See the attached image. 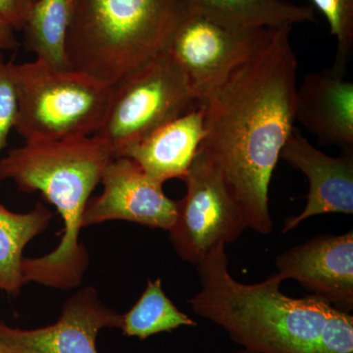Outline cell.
<instances>
[{
  "instance_id": "obj_1",
  "label": "cell",
  "mask_w": 353,
  "mask_h": 353,
  "mask_svg": "<svg viewBox=\"0 0 353 353\" xmlns=\"http://www.w3.org/2000/svg\"><path fill=\"white\" fill-rule=\"evenodd\" d=\"M292 29H269L201 103L205 117L199 150L217 167L246 228L265 236L273 231L272 175L296 121Z\"/></svg>"
},
{
  "instance_id": "obj_2",
  "label": "cell",
  "mask_w": 353,
  "mask_h": 353,
  "mask_svg": "<svg viewBox=\"0 0 353 353\" xmlns=\"http://www.w3.org/2000/svg\"><path fill=\"white\" fill-rule=\"evenodd\" d=\"M113 158L108 143L92 134L27 141L0 159V180L12 181L27 194L41 192L63 220V234L54 250L23 259L25 284L65 290L82 284L90 263L88 250L80 241L83 212Z\"/></svg>"
},
{
  "instance_id": "obj_3",
  "label": "cell",
  "mask_w": 353,
  "mask_h": 353,
  "mask_svg": "<svg viewBox=\"0 0 353 353\" xmlns=\"http://www.w3.org/2000/svg\"><path fill=\"white\" fill-rule=\"evenodd\" d=\"M201 289L190 299L192 311L224 329L252 353H318L334 306L318 296L290 297L277 274L245 284L230 273L221 243L196 265Z\"/></svg>"
},
{
  "instance_id": "obj_4",
  "label": "cell",
  "mask_w": 353,
  "mask_h": 353,
  "mask_svg": "<svg viewBox=\"0 0 353 353\" xmlns=\"http://www.w3.org/2000/svg\"><path fill=\"white\" fill-rule=\"evenodd\" d=\"M187 0H76L67 67L114 88L164 54Z\"/></svg>"
},
{
  "instance_id": "obj_5",
  "label": "cell",
  "mask_w": 353,
  "mask_h": 353,
  "mask_svg": "<svg viewBox=\"0 0 353 353\" xmlns=\"http://www.w3.org/2000/svg\"><path fill=\"white\" fill-rule=\"evenodd\" d=\"M18 99L14 130L27 141L92 136L108 114L113 88L43 60L12 65Z\"/></svg>"
},
{
  "instance_id": "obj_6",
  "label": "cell",
  "mask_w": 353,
  "mask_h": 353,
  "mask_svg": "<svg viewBox=\"0 0 353 353\" xmlns=\"http://www.w3.org/2000/svg\"><path fill=\"white\" fill-rule=\"evenodd\" d=\"M187 77L168 53L160 55L113 88L105 120L95 136L114 158L199 105Z\"/></svg>"
},
{
  "instance_id": "obj_7",
  "label": "cell",
  "mask_w": 353,
  "mask_h": 353,
  "mask_svg": "<svg viewBox=\"0 0 353 353\" xmlns=\"http://www.w3.org/2000/svg\"><path fill=\"white\" fill-rule=\"evenodd\" d=\"M183 181L187 194L178 201L169 239L176 254L196 266L214 246L233 243L248 228L217 167L201 150Z\"/></svg>"
},
{
  "instance_id": "obj_8",
  "label": "cell",
  "mask_w": 353,
  "mask_h": 353,
  "mask_svg": "<svg viewBox=\"0 0 353 353\" xmlns=\"http://www.w3.org/2000/svg\"><path fill=\"white\" fill-rule=\"evenodd\" d=\"M268 30L232 27L190 7L167 53L187 77L201 104Z\"/></svg>"
},
{
  "instance_id": "obj_9",
  "label": "cell",
  "mask_w": 353,
  "mask_h": 353,
  "mask_svg": "<svg viewBox=\"0 0 353 353\" xmlns=\"http://www.w3.org/2000/svg\"><path fill=\"white\" fill-rule=\"evenodd\" d=\"M101 183V194L90 197L83 212V228L111 220L168 232L173 227L178 201L169 199L163 183L148 176L131 158H113L106 165Z\"/></svg>"
},
{
  "instance_id": "obj_10",
  "label": "cell",
  "mask_w": 353,
  "mask_h": 353,
  "mask_svg": "<svg viewBox=\"0 0 353 353\" xmlns=\"http://www.w3.org/2000/svg\"><path fill=\"white\" fill-rule=\"evenodd\" d=\"M122 314L88 285L65 301L59 319L50 326L25 330L0 322V343L11 353H99V332L120 328Z\"/></svg>"
},
{
  "instance_id": "obj_11",
  "label": "cell",
  "mask_w": 353,
  "mask_h": 353,
  "mask_svg": "<svg viewBox=\"0 0 353 353\" xmlns=\"http://www.w3.org/2000/svg\"><path fill=\"white\" fill-rule=\"evenodd\" d=\"M277 275L296 280L334 307L353 309V230L341 234H321L276 259Z\"/></svg>"
},
{
  "instance_id": "obj_12",
  "label": "cell",
  "mask_w": 353,
  "mask_h": 353,
  "mask_svg": "<svg viewBox=\"0 0 353 353\" xmlns=\"http://www.w3.org/2000/svg\"><path fill=\"white\" fill-rule=\"evenodd\" d=\"M280 158L303 172L307 178L309 192L305 208L285 220L283 234L296 229L301 223L316 215L353 213V148H343L338 157H330L314 148L294 127Z\"/></svg>"
},
{
  "instance_id": "obj_13",
  "label": "cell",
  "mask_w": 353,
  "mask_h": 353,
  "mask_svg": "<svg viewBox=\"0 0 353 353\" xmlns=\"http://www.w3.org/2000/svg\"><path fill=\"white\" fill-rule=\"evenodd\" d=\"M296 121L322 145L353 148V83L331 68L307 74L297 87Z\"/></svg>"
},
{
  "instance_id": "obj_14",
  "label": "cell",
  "mask_w": 353,
  "mask_h": 353,
  "mask_svg": "<svg viewBox=\"0 0 353 353\" xmlns=\"http://www.w3.org/2000/svg\"><path fill=\"white\" fill-rule=\"evenodd\" d=\"M204 117L203 105L199 104L139 141L125 157L158 182L183 180L204 138Z\"/></svg>"
},
{
  "instance_id": "obj_15",
  "label": "cell",
  "mask_w": 353,
  "mask_h": 353,
  "mask_svg": "<svg viewBox=\"0 0 353 353\" xmlns=\"http://www.w3.org/2000/svg\"><path fill=\"white\" fill-rule=\"evenodd\" d=\"M190 8L232 27L245 30L283 29L317 23L314 7L288 0H187Z\"/></svg>"
},
{
  "instance_id": "obj_16",
  "label": "cell",
  "mask_w": 353,
  "mask_h": 353,
  "mask_svg": "<svg viewBox=\"0 0 353 353\" xmlns=\"http://www.w3.org/2000/svg\"><path fill=\"white\" fill-rule=\"evenodd\" d=\"M53 213L38 203L30 212L16 213L0 202V290L18 294L25 285L23 252L28 243L43 233Z\"/></svg>"
},
{
  "instance_id": "obj_17",
  "label": "cell",
  "mask_w": 353,
  "mask_h": 353,
  "mask_svg": "<svg viewBox=\"0 0 353 353\" xmlns=\"http://www.w3.org/2000/svg\"><path fill=\"white\" fill-rule=\"evenodd\" d=\"M76 0H38L26 20L24 48L37 59L51 66L67 69V34Z\"/></svg>"
},
{
  "instance_id": "obj_18",
  "label": "cell",
  "mask_w": 353,
  "mask_h": 353,
  "mask_svg": "<svg viewBox=\"0 0 353 353\" xmlns=\"http://www.w3.org/2000/svg\"><path fill=\"white\" fill-rule=\"evenodd\" d=\"M196 323L176 308L166 296L161 279L148 280L145 292L127 313L122 314L120 328L131 338L146 340L180 327H194Z\"/></svg>"
},
{
  "instance_id": "obj_19",
  "label": "cell",
  "mask_w": 353,
  "mask_h": 353,
  "mask_svg": "<svg viewBox=\"0 0 353 353\" xmlns=\"http://www.w3.org/2000/svg\"><path fill=\"white\" fill-rule=\"evenodd\" d=\"M328 21L336 39V52L331 69L345 76L353 52V0H312Z\"/></svg>"
},
{
  "instance_id": "obj_20",
  "label": "cell",
  "mask_w": 353,
  "mask_h": 353,
  "mask_svg": "<svg viewBox=\"0 0 353 353\" xmlns=\"http://www.w3.org/2000/svg\"><path fill=\"white\" fill-rule=\"evenodd\" d=\"M318 353H353V316L336 308L327 320Z\"/></svg>"
},
{
  "instance_id": "obj_21",
  "label": "cell",
  "mask_w": 353,
  "mask_h": 353,
  "mask_svg": "<svg viewBox=\"0 0 353 353\" xmlns=\"http://www.w3.org/2000/svg\"><path fill=\"white\" fill-rule=\"evenodd\" d=\"M13 61L0 57V153L6 148L7 139L15 127L18 99L12 75Z\"/></svg>"
},
{
  "instance_id": "obj_22",
  "label": "cell",
  "mask_w": 353,
  "mask_h": 353,
  "mask_svg": "<svg viewBox=\"0 0 353 353\" xmlns=\"http://www.w3.org/2000/svg\"><path fill=\"white\" fill-rule=\"evenodd\" d=\"M37 1L38 0H0V16L12 26L15 31H22Z\"/></svg>"
},
{
  "instance_id": "obj_23",
  "label": "cell",
  "mask_w": 353,
  "mask_h": 353,
  "mask_svg": "<svg viewBox=\"0 0 353 353\" xmlns=\"http://www.w3.org/2000/svg\"><path fill=\"white\" fill-rule=\"evenodd\" d=\"M15 30L2 16H0V52L17 48Z\"/></svg>"
},
{
  "instance_id": "obj_24",
  "label": "cell",
  "mask_w": 353,
  "mask_h": 353,
  "mask_svg": "<svg viewBox=\"0 0 353 353\" xmlns=\"http://www.w3.org/2000/svg\"><path fill=\"white\" fill-rule=\"evenodd\" d=\"M0 353H11L9 352V350H7L6 347H3V345L0 343Z\"/></svg>"
},
{
  "instance_id": "obj_25",
  "label": "cell",
  "mask_w": 353,
  "mask_h": 353,
  "mask_svg": "<svg viewBox=\"0 0 353 353\" xmlns=\"http://www.w3.org/2000/svg\"><path fill=\"white\" fill-rule=\"evenodd\" d=\"M234 353H252V352H248V350H240V352H236Z\"/></svg>"
}]
</instances>
